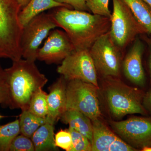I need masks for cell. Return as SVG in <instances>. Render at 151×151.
Masks as SVG:
<instances>
[{"label": "cell", "instance_id": "1", "mask_svg": "<svg viewBox=\"0 0 151 151\" xmlns=\"http://www.w3.org/2000/svg\"><path fill=\"white\" fill-rule=\"evenodd\" d=\"M64 30L75 50L89 49L95 42L110 31V17L84 11L59 7L51 13Z\"/></svg>", "mask_w": 151, "mask_h": 151}, {"label": "cell", "instance_id": "2", "mask_svg": "<svg viewBox=\"0 0 151 151\" xmlns=\"http://www.w3.org/2000/svg\"><path fill=\"white\" fill-rule=\"evenodd\" d=\"M4 70L8 91L7 106L12 109L28 110L33 96L43 88L48 79L39 70L35 61L28 60L13 61L12 65Z\"/></svg>", "mask_w": 151, "mask_h": 151}, {"label": "cell", "instance_id": "3", "mask_svg": "<svg viewBox=\"0 0 151 151\" xmlns=\"http://www.w3.org/2000/svg\"><path fill=\"white\" fill-rule=\"evenodd\" d=\"M21 7L16 0H0V58L21 59V41L23 27L19 14Z\"/></svg>", "mask_w": 151, "mask_h": 151}, {"label": "cell", "instance_id": "4", "mask_svg": "<svg viewBox=\"0 0 151 151\" xmlns=\"http://www.w3.org/2000/svg\"><path fill=\"white\" fill-rule=\"evenodd\" d=\"M105 91L106 99L111 114L116 118L128 114L147 115L143 105L145 93L137 88L130 87L121 81L111 80Z\"/></svg>", "mask_w": 151, "mask_h": 151}, {"label": "cell", "instance_id": "5", "mask_svg": "<svg viewBox=\"0 0 151 151\" xmlns=\"http://www.w3.org/2000/svg\"><path fill=\"white\" fill-rule=\"evenodd\" d=\"M112 2L113 11L110 17L109 32L114 42L123 51L138 35L148 32L123 0H112Z\"/></svg>", "mask_w": 151, "mask_h": 151}, {"label": "cell", "instance_id": "6", "mask_svg": "<svg viewBox=\"0 0 151 151\" xmlns=\"http://www.w3.org/2000/svg\"><path fill=\"white\" fill-rule=\"evenodd\" d=\"M99 88L81 80L67 81L66 110L79 111L92 121L99 119L101 115L97 93Z\"/></svg>", "mask_w": 151, "mask_h": 151}, {"label": "cell", "instance_id": "7", "mask_svg": "<svg viewBox=\"0 0 151 151\" xmlns=\"http://www.w3.org/2000/svg\"><path fill=\"white\" fill-rule=\"evenodd\" d=\"M89 51L97 73L105 78L119 76L123 51L114 42L109 32L98 38Z\"/></svg>", "mask_w": 151, "mask_h": 151}, {"label": "cell", "instance_id": "8", "mask_svg": "<svg viewBox=\"0 0 151 151\" xmlns=\"http://www.w3.org/2000/svg\"><path fill=\"white\" fill-rule=\"evenodd\" d=\"M58 27L51 13L42 12L32 19L24 27L21 47L22 57L35 61L39 47L52 30Z\"/></svg>", "mask_w": 151, "mask_h": 151}, {"label": "cell", "instance_id": "9", "mask_svg": "<svg viewBox=\"0 0 151 151\" xmlns=\"http://www.w3.org/2000/svg\"><path fill=\"white\" fill-rule=\"evenodd\" d=\"M67 81L80 80L99 88L97 73L89 49L74 50L57 69Z\"/></svg>", "mask_w": 151, "mask_h": 151}, {"label": "cell", "instance_id": "10", "mask_svg": "<svg viewBox=\"0 0 151 151\" xmlns=\"http://www.w3.org/2000/svg\"><path fill=\"white\" fill-rule=\"evenodd\" d=\"M110 124L119 137L138 151L151 147V118L135 116Z\"/></svg>", "mask_w": 151, "mask_h": 151}, {"label": "cell", "instance_id": "11", "mask_svg": "<svg viewBox=\"0 0 151 151\" xmlns=\"http://www.w3.org/2000/svg\"><path fill=\"white\" fill-rule=\"evenodd\" d=\"M74 50L73 44L65 31L52 29L43 46L38 50L37 59L47 64H58Z\"/></svg>", "mask_w": 151, "mask_h": 151}, {"label": "cell", "instance_id": "12", "mask_svg": "<svg viewBox=\"0 0 151 151\" xmlns=\"http://www.w3.org/2000/svg\"><path fill=\"white\" fill-rule=\"evenodd\" d=\"M93 138L91 151H136L118 137L99 119L92 121Z\"/></svg>", "mask_w": 151, "mask_h": 151}, {"label": "cell", "instance_id": "13", "mask_svg": "<svg viewBox=\"0 0 151 151\" xmlns=\"http://www.w3.org/2000/svg\"><path fill=\"white\" fill-rule=\"evenodd\" d=\"M144 50L143 42L139 39L136 38L123 62V70L126 77L133 84L141 87L145 86L146 83L142 61Z\"/></svg>", "mask_w": 151, "mask_h": 151}, {"label": "cell", "instance_id": "14", "mask_svg": "<svg viewBox=\"0 0 151 151\" xmlns=\"http://www.w3.org/2000/svg\"><path fill=\"white\" fill-rule=\"evenodd\" d=\"M67 81L61 76L48 88L47 103L48 113L46 122L54 125L66 110V87Z\"/></svg>", "mask_w": 151, "mask_h": 151}, {"label": "cell", "instance_id": "15", "mask_svg": "<svg viewBox=\"0 0 151 151\" xmlns=\"http://www.w3.org/2000/svg\"><path fill=\"white\" fill-rule=\"evenodd\" d=\"M60 119L64 124H68L69 128L86 137L92 143L93 127L92 120L88 117L76 110H67Z\"/></svg>", "mask_w": 151, "mask_h": 151}, {"label": "cell", "instance_id": "16", "mask_svg": "<svg viewBox=\"0 0 151 151\" xmlns=\"http://www.w3.org/2000/svg\"><path fill=\"white\" fill-rule=\"evenodd\" d=\"M59 7H65L69 9L72 8L68 5L58 2L55 0H30L27 5L20 12V22L24 27L37 15L49 9Z\"/></svg>", "mask_w": 151, "mask_h": 151}, {"label": "cell", "instance_id": "17", "mask_svg": "<svg viewBox=\"0 0 151 151\" xmlns=\"http://www.w3.org/2000/svg\"><path fill=\"white\" fill-rule=\"evenodd\" d=\"M36 151H57L55 142L54 125L46 122L31 137Z\"/></svg>", "mask_w": 151, "mask_h": 151}, {"label": "cell", "instance_id": "18", "mask_svg": "<svg viewBox=\"0 0 151 151\" xmlns=\"http://www.w3.org/2000/svg\"><path fill=\"white\" fill-rule=\"evenodd\" d=\"M135 17L151 35V9L143 0H123Z\"/></svg>", "mask_w": 151, "mask_h": 151}, {"label": "cell", "instance_id": "19", "mask_svg": "<svg viewBox=\"0 0 151 151\" xmlns=\"http://www.w3.org/2000/svg\"><path fill=\"white\" fill-rule=\"evenodd\" d=\"M19 122L21 134L31 138L36 131L45 124L46 121V119L36 116L27 110L22 111Z\"/></svg>", "mask_w": 151, "mask_h": 151}, {"label": "cell", "instance_id": "20", "mask_svg": "<svg viewBox=\"0 0 151 151\" xmlns=\"http://www.w3.org/2000/svg\"><path fill=\"white\" fill-rule=\"evenodd\" d=\"M20 133L19 119L0 126V151H9L11 143Z\"/></svg>", "mask_w": 151, "mask_h": 151}, {"label": "cell", "instance_id": "21", "mask_svg": "<svg viewBox=\"0 0 151 151\" xmlns=\"http://www.w3.org/2000/svg\"><path fill=\"white\" fill-rule=\"evenodd\" d=\"M47 97L42 88L39 89L32 98L28 110L36 116L46 119L48 113Z\"/></svg>", "mask_w": 151, "mask_h": 151}, {"label": "cell", "instance_id": "22", "mask_svg": "<svg viewBox=\"0 0 151 151\" xmlns=\"http://www.w3.org/2000/svg\"><path fill=\"white\" fill-rule=\"evenodd\" d=\"M71 134L72 143L69 151H91L92 143L83 134L69 128Z\"/></svg>", "mask_w": 151, "mask_h": 151}, {"label": "cell", "instance_id": "23", "mask_svg": "<svg viewBox=\"0 0 151 151\" xmlns=\"http://www.w3.org/2000/svg\"><path fill=\"white\" fill-rule=\"evenodd\" d=\"M86 6L92 14L110 17L109 0H86Z\"/></svg>", "mask_w": 151, "mask_h": 151}, {"label": "cell", "instance_id": "24", "mask_svg": "<svg viewBox=\"0 0 151 151\" xmlns=\"http://www.w3.org/2000/svg\"><path fill=\"white\" fill-rule=\"evenodd\" d=\"M11 151H35L34 145L31 139L22 134L14 139L10 146Z\"/></svg>", "mask_w": 151, "mask_h": 151}, {"label": "cell", "instance_id": "25", "mask_svg": "<svg viewBox=\"0 0 151 151\" xmlns=\"http://www.w3.org/2000/svg\"><path fill=\"white\" fill-rule=\"evenodd\" d=\"M55 142L58 147L69 151L72 143V138L68 129H61L55 135Z\"/></svg>", "mask_w": 151, "mask_h": 151}, {"label": "cell", "instance_id": "26", "mask_svg": "<svg viewBox=\"0 0 151 151\" xmlns=\"http://www.w3.org/2000/svg\"><path fill=\"white\" fill-rule=\"evenodd\" d=\"M58 2L68 5L76 10L89 11L86 6V0H55Z\"/></svg>", "mask_w": 151, "mask_h": 151}, {"label": "cell", "instance_id": "27", "mask_svg": "<svg viewBox=\"0 0 151 151\" xmlns=\"http://www.w3.org/2000/svg\"><path fill=\"white\" fill-rule=\"evenodd\" d=\"M8 100V91L5 81L0 82V104L7 105Z\"/></svg>", "mask_w": 151, "mask_h": 151}, {"label": "cell", "instance_id": "28", "mask_svg": "<svg viewBox=\"0 0 151 151\" xmlns=\"http://www.w3.org/2000/svg\"><path fill=\"white\" fill-rule=\"evenodd\" d=\"M143 105L148 113L151 114V89L145 94L143 100Z\"/></svg>", "mask_w": 151, "mask_h": 151}, {"label": "cell", "instance_id": "29", "mask_svg": "<svg viewBox=\"0 0 151 151\" xmlns=\"http://www.w3.org/2000/svg\"><path fill=\"white\" fill-rule=\"evenodd\" d=\"M148 44L149 45V47L150 49V58H149V66L150 68V79L151 81V40L149 39L148 38H147L146 40Z\"/></svg>", "mask_w": 151, "mask_h": 151}, {"label": "cell", "instance_id": "30", "mask_svg": "<svg viewBox=\"0 0 151 151\" xmlns=\"http://www.w3.org/2000/svg\"><path fill=\"white\" fill-rule=\"evenodd\" d=\"M16 1L21 6L22 9L27 5L30 0H16Z\"/></svg>", "mask_w": 151, "mask_h": 151}, {"label": "cell", "instance_id": "31", "mask_svg": "<svg viewBox=\"0 0 151 151\" xmlns=\"http://www.w3.org/2000/svg\"><path fill=\"white\" fill-rule=\"evenodd\" d=\"M5 78V73L4 69H3L0 65V82L4 81Z\"/></svg>", "mask_w": 151, "mask_h": 151}, {"label": "cell", "instance_id": "32", "mask_svg": "<svg viewBox=\"0 0 151 151\" xmlns=\"http://www.w3.org/2000/svg\"><path fill=\"white\" fill-rule=\"evenodd\" d=\"M142 151H151V147H144L141 150Z\"/></svg>", "mask_w": 151, "mask_h": 151}, {"label": "cell", "instance_id": "33", "mask_svg": "<svg viewBox=\"0 0 151 151\" xmlns=\"http://www.w3.org/2000/svg\"><path fill=\"white\" fill-rule=\"evenodd\" d=\"M151 9V0H143Z\"/></svg>", "mask_w": 151, "mask_h": 151}, {"label": "cell", "instance_id": "34", "mask_svg": "<svg viewBox=\"0 0 151 151\" xmlns=\"http://www.w3.org/2000/svg\"><path fill=\"white\" fill-rule=\"evenodd\" d=\"M3 117H4V116H1V115H0V119H2V118H3Z\"/></svg>", "mask_w": 151, "mask_h": 151}]
</instances>
